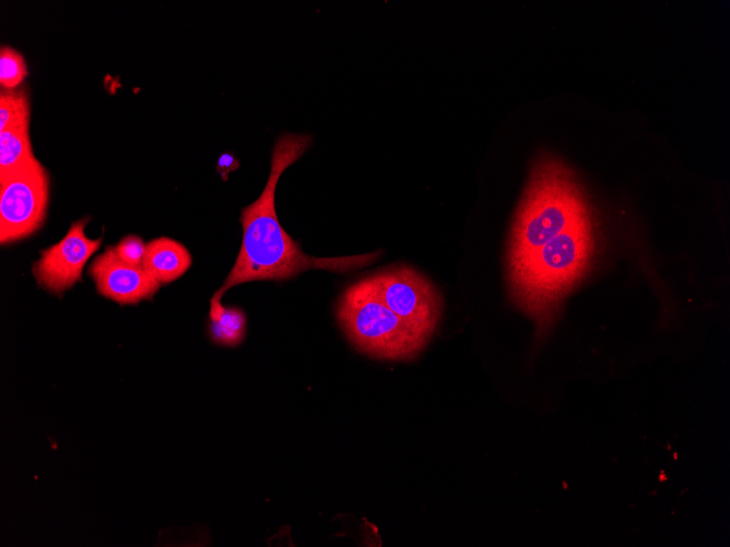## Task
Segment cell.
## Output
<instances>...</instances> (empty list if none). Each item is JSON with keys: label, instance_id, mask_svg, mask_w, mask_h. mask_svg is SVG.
Instances as JSON below:
<instances>
[{"label": "cell", "instance_id": "obj_1", "mask_svg": "<svg viewBox=\"0 0 730 547\" xmlns=\"http://www.w3.org/2000/svg\"><path fill=\"white\" fill-rule=\"evenodd\" d=\"M313 136L281 134L272 148L270 173L259 198L242 210L243 240L237 259L210 305H220L232 287L254 281H284L310 269L348 272L366 266L379 251L342 258H316L302 251L281 226L275 211V189L282 173L310 147Z\"/></svg>", "mask_w": 730, "mask_h": 547}, {"label": "cell", "instance_id": "obj_2", "mask_svg": "<svg viewBox=\"0 0 730 547\" xmlns=\"http://www.w3.org/2000/svg\"><path fill=\"white\" fill-rule=\"evenodd\" d=\"M596 239L590 214L508 267L511 299L533 320L539 336L550 330L563 299L589 264Z\"/></svg>", "mask_w": 730, "mask_h": 547}, {"label": "cell", "instance_id": "obj_3", "mask_svg": "<svg viewBox=\"0 0 730 547\" xmlns=\"http://www.w3.org/2000/svg\"><path fill=\"white\" fill-rule=\"evenodd\" d=\"M591 214L573 171L543 155L534 163L517 211L508 248V267Z\"/></svg>", "mask_w": 730, "mask_h": 547}, {"label": "cell", "instance_id": "obj_4", "mask_svg": "<svg viewBox=\"0 0 730 547\" xmlns=\"http://www.w3.org/2000/svg\"><path fill=\"white\" fill-rule=\"evenodd\" d=\"M337 318L350 342L378 359L411 360L428 343L382 301L372 275L344 290Z\"/></svg>", "mask_w": 730, "mask_h": 547}, {"label": "cell", "instance_id": "obj_5", "mask_svg": "<svg viewBox=\"0 0 730 547\" xmlns=\"http://www.w3.org/2000/svg\"><path fill=\"white\" fill-rule=\"evenodd\" d=\"M48 200L49 177L38 159L0 177V242L11 243L38 230Z\"/></svg>", "mask_w": 730, "mask_h": 547}, {"label": "cell", "instance_id": "obj_6", "mask_svg": "<svg viewBox=\"0 0 730 547\" xmlns=\"http://www.w3.org/2000/svg\"><path fill=\"white\" fill-rule=\"evenodd\" d=\"M382 301L427 342L441 317L443 301L435 286L407 265L372 275Z\"/></svg>", "mask_w": 730, "mask_h": 547}, {"label": "cell", "instance_id": "obj_7", "mask_svg": "<svg viewBox=\"0 0 730 547\" xmlns=\"http://www.w3.org/2000/svg\"><path fill=\"white\" fill-rule=\"evenodd\" d=\"M87 221L73 222L59 242L40 251L32 269L39 287L61 295L81 280L85 263L102 243V238L91 239L85 235Z\"/></svg>", "mask_w": 730, "mask_h": 547}, {"label": "cell", "instance_id": "obj_8", "mask_svg": "<svg viewBox=\"0 0 730 547\" xmlns=\"http://www.w3.org/2000/svg\"><path fill=\"white\" fill-rule=\"evenodd\" d=\"M97 292L117 304L137 305L142 300H152L161 287L142 266L122 261L114 247L97 255L89 267Z\"/></svg>", "mask_w": 730, "mask_h": 547}, {"label": "cell", "instance_id": "obj_9", "mask_svg": "<svg viewBox=\"0 0 730 547\" xmlns=\"http://www.w3.org/2000/svg\"><path fill=\"white\" fill-rule=\"evenodd\" d=\"M191 263V254L181 242L158 237L146 243L142 267L163 285L179 278Z\"/></svg>", "mask_w": 730, "mask_h": 547}, {"label": "cell", "instance_id": "obj_10", "mask_svg": "<svg viewBox=\"0 0 730 547\" xmlns=\"http://www.w3.org/2000/svg\"><path fill=\"white\" fill-rule=\"evenodd\" d=\"M35 159L28 135V123L11 126L0 131V177Z\"/></svg>", "mask_w": 730, "mask_h": 547}, {"label": "cell", "instance_id": "obj_11", "mask_svg": "<svg viewBox=\"0 0 730 547\" xmlns=\"http://www.w3.org/2000/svg\"><path fill=\"white\" fill-rule=\"evenodd\" d=\"M209 318V333L214 343L237 346L244 341L246 316L242 309L221 305L210 308Z\"/></svg>", "mask_w": 730, "mask_h": 547}, {"label": "cell", "instance_id": "obj_12", "mask_svg": "<svg viewBox=\"0 0 730 547\" xmlns=\"http://www.w3.org/2000/svg\"><path fill=\"white\" fill-rule=\"evenodd\" d=\"M30 100L23 88H2L0 92V131L15 124L28 123Z\"/></svg>", "mask_w": 730, "mask_h": 547}, {"label": "cell", "instance_id": "obj_13", "mask_svg": "<svg viewBox=\"0 0 730 547\" xmlns=\"http://www.w3.org/2000/svg\"><path fill=\"white\" fill-rule=\"evenodd\" d=\"M27 75L25 59L16 49H0V84L2 88H16Z\"/></svg>", "mask_w": 730, "mask_h": 547}, {"label": "cell", "instance_id": "obj_14", "mask_svg": "<svg viewBox=\"0 0 730 547\" xmlns=\"http://www.w3.org/2000/svg\"><path fill=\"white\" fill-rule=\"evenodd\" d=\"M146 243L141 237L128 235L114 246L116 254L126 263L142 266Z\"/></svg>", "mask_w": 730, "mask_h": 547}, {"label": "cell", "instance_id": "obj_15", "mask_svg": "<svg viewBox=\"0 0 730 547\" xmlns=\"http://www.w3.org/2000/svg\"><path fill=\"white\" fill-rule=\"evenodd\" d=\"M237 166V160L231 154L225 153L219 158L216 168L223 179H226L227 174L235 170Z\"/></svg>", "mask_w": 730, "mask_h": 547}]
</instances>
